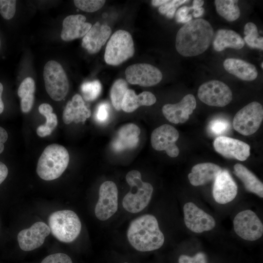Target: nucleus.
Wrapping results in <instances>:
<instances>
[{"label": "nucleus", "instance_id": "obj_4", "mask_svg": "<svg viewBox=\"0 0 263 263\" xmlns=\"http://www.w3.org/2000/svg\"><path fill=\"white\" fill-rule=\"evenodd\" d=\"M126 180L131 189L124 197L122 206L130 213L139 212L150 203L153 187L150 184L142 180L141 174L137 170L130 171L126 175Z\"/></svg>", "mask_w": 263, "mask_h": 263}, {"label": "nucleus", "instance_id": "obj_43", "mask_svg": "<svg viewBox=\"0 0 263 263\" xmlns=\"http://www.w3.org/2000/svg\"><path fill=\"white\" fill-rule=\"evenodd\" d=\"M255 33H258L256 25L251 22L247 23L244 27V34L245 36Z\"/></svg>", "mask_w": 263, "mask_h": 263}, {"label": "nucleus", "instance_id": "obj_22", "mask_svg": "<svg viewBox=\"0 0 263 263\" xmlns=\"http://www.w3.org/2000/svg\"><path fill=\"white\" fill-rule=\"evenodd\" d=\"M140 128L135 124H127L120 128L112 143V148L116 152L135 148L139 142Z\"/></svg>", "mask_w": 263, "mask_h": 263}, {"label": "nucleus", "instance_id": "obj_36", "mask_svg": "<svg viewBox=\"0 0 263 263\" xmlns=\"http://www.w3.org/2000/svg\"><path fill=\"white\" fill-rule=\"evenodd\" d=\"M230 127L229 122L225 119H213L209 124V130L215 135L222 134L227 131Z\"/></svg>", "mask_w": 263, "mask_h": 263}, {"label": "nucleus", "instance_id": "obj_19", "mask_svg": "<svg viewBox=\"0 0 263 263\" xmlns=\"http://www.w3.org/2000/svg\"><path fill=\"white\" fill-rule=\"evenodd\" d=\"M111 32L109 25L96 22L83 38L81 45L89 53H97L106 43Z\"/></svg>", "mask_w": 263, "mask_h": 263}, {"label": "nucleus", "instance_id": "obj_11", "mask_svg": "<svg viewBox=\"0 0 263 263\" xmlns=\"http://www.w3.org/2000/svg\"><path fill=\"white\" fill-rule=\"evenodd\" d=\"M118 209V189L113 181H107L100 186L99 197L94 213L100 221H106L112 217Z\"/></svg>", "mask_w": 263, "mask_h": 263}, {"label": "nucleus", "instance_id": "obj_24", "mask_svg": "<svg viewBox=\"0 0 263 263\" xmlns=\"http://www.w3.org/2000/svg\"><path fill=\"white\" fill-rule=\"evenodd\" d=\"M223 66L229 73L243 80H254L258 75L257 70L254 65L242 59L227 58L224 61Z\"/></svg>", "mask_w": 263, "mask_h": 263}, {"label": "nucleus", "instance_id": "obj_13", "mask_svg": "<svg viewBox=\"0 0 263 263\" xmlns=\"http://www.w3.org/2000/svg\"><path fill=\"white\" fill-rule=\"evenodd\" d=\"M179 137V132L174 127L169 124H164L152 132L151 145L154 150H165L169 156L176 157L179 153V148L175 144Z\"/></svg>", "mask_w": 263, "mask_h": 263}, {"label": "nucleus", "instance_id": "obj_23", "mask_svg": "<svg viewBox=\"0 0 263 263\" xmlns=\"http://www.w3.org/2000/svg\"><path fill=\"white\" fill-rule=\"evenodd\" d=\"M222 171L221 168L214 163H199L192 167L188 178L192 185L202 186L214 181Z\"/></svg>", "mask_w": 263, "mask_h": 263}, {"label": "nucleus", "instance_id": "obj_30", "mask_svg": "<svg viewBox=\"0 0 263 263\" xmlns=\"http://www.w3.org/2000/svg\"><path fill=\"white\" fill-rule=\"evenodd\" d=\"M128 83L125 80L120 78L113 83L110 91L112 104L117 111L121 110V104L128 90Z\"/></svg>", "mask_w": 263, "mask_h": 263}, {"label": "nucleus", "instance_id": "obj_2", "mask_svg": "<svg viewBox=\"0 0 263 263\" xmlns=\"http://www.w3.org/2000/svg\"><path fill=\"white\" fill-rule=\"evenodd\" d=\"M127 235L131 245L141 252L159 249L165 241L156 217L151 214L143 215L132 221Z\"/></svg>", "mask_w": 263, "mask_h": 263}, {"label": "nucleus", "instance_id": "obj_3", "mask_svg": "<svg viewBox=\"0 0 263 263\" xmlns=\"http://www.w3.org/2000/svg\"><path fill=\"white\" fill-rule=\"evenodd\" d=\"M69 162V154L64 147L51 144L46 147L38 159L37 174L44 180H55L64 172Z\"/></svg>", "mask_w": 263, "mask_h": 263}, {"label": "nucleus", "instance_id": "obj_21", "mask_svg": "<svg viewBox=\"0 0 263 263\" xmlns=\"http://www.w3.org/2000/svg\"><path fill=\"white\" fill-rule=\"evenodd\" d=\"M91 115V112L85 105L82 96L76 94L67 102L63 112L62 119L66 124L72 122L83 123Z\"/></svg>", "mask_w": 263, "mask_h": 263}, {"label": "nucleus", "instance_id": "obj_1", "mask_svg": "<svg viewBox=\"0 0 263 263\" xmlns=\"http://www.w3.org/2000/svg\"><path fill=\"white\" fill-rule=\"evenodd\" d=\"M214 35L211 24L203 19L185 23L178 31L175 47L184 56H193L204 53L209 47Z\"/></svg>", "mask_w": 263, "mask_h": 263}, {"label": "nucleus", "instance_id": "obj_25", "mask_svg": "<svg viewBox=\"0 0 263 263\" xmlns=\"http://www.w3.org/2000/svg\"><path fill=\"white\" fill-rule=\"evenodd\" d=\"M156 101L155 95L150 92L144 91L136 94L132 89H128L123 98L121 109L126 113H132L141 106H149Z\"/></svg>", "mask_w": 263, "mask_h": 263}, {"label": "nucleus", "instance_id": "obj_12", "mask_svg": "<svg viewBox=\"0 0 263 263\" xmlns=\"http://www.w3.org/2000/svg\"><path fill=\"white\" fill-rule=\"evenodd\" d=\"M127 81L133 85L150 87L162 80L161 72L154 66L147 63H137L128 66L125 70Z\"/></svg>", "mask_w": 263, "mask_h": 263}, {"label": "nucleus", "instance_id": "obj_49", "mask_svg": "<svg viewBox=\"0 0 263 263\" xmlns=\"http://www.w3.org/2000/svg\"><path fill=\"white\" fill-rule=\"evenodd\" d=\"M168 1V0H153L151 1V4L154 6H160Z\"/></svg>", "mask_w": 263, "mask_h": 263}, {"label": "nucleus", "instance_id": "obj_14", "mask_svg": "<svg viewBox=\"0 0 263 263\" xmlns=\"http://www.w3.org/2000/svg\"><path fill=\"white\" fill-rule=\"evenodd\" d=\"M184 221L191 231L199 233L212 229L215 226L214 219L192 202L187 203L183 207Z\"/></svg>", "mask_w": 263, "mask_h": 263}, {"label": "nucleus", "instance_id": "obj_32", "mask_svg": "<svg viewBox=\"0 0 263 263\" xmlns=\"http://www.w3.org/2000/svg\"><path fill=\"white\" fill-rule=\"evenodd\" d=\"M53 108L49 104L42 103L38 107L40 113L46 118V123L44 125L52 131L57 125V119L56 114L53 113Z\"/></svg>", "mask_w": 263, "mask_h": 263}, {"label": "nucleus", "instance_id": "obj_9", "mask_svg": "<svg viewBox=\"0 0 263 263\" xmlns=\"http://www.w3.org/2000/svg\"><path fill=\"white\" fill-rule=\"evenodd\" d=\"M197 94L201 101L211 106L225 107L232 99V93L229 87L217 80L202 84L198 89Z\"/></svg>", "mask_w": 263, "mask_h": 263}, {"label": "nucleus", "instance_id": "obj_18", "mask_svg": "<svg viewBox=\"0 0 263 263\" xmlns=\"http://www.w3.org/2000/svg\"><path fill=\"white\" fill-rule=\"evenodd\" d=\"M238 187L235 182L226 170H222L214 180L213 196L215 201L220 204L232 201L236 196Z\"/></svg>", "mask_w": 263, "mask_h": 263}, {"label": "nucleus", "instance_id": "obj_26", "mask_svg": "<svg viewBox=\"0 0 263 263\" xmlns=\"http://www.w3.org/2000/svg\"><path fill=\"white\" fill-rule=\"evenodd\" d=\"M244 45V41L241 36L232 30H218L213 41L214 49L221 52L226 48L241 49Z\"/></svg>", "mask_w": 263, "mask_h": 263}, {"label": "nucleus", "instance_id": "obj_51", "mask_svg": "<svg viewBox=\"0 0 263 263\" xmlns=\"http://www.w3.org/2000/svg\"></svg>", "mask_w": 263, "mask_h": 263}, {"label": "nucleus", "instance_id": "obj_39", "mask_svg": "<svg viewBox=\"0 0 263 263\" xmlns=\"http://www.w3.org/2000/svg\"><path fill=\"white\" fill-rule=\"evenodd\" d=\"M190 7L184 6L180 7L176 12L175 14V19L177 22L180 23H187L191 20L192 16L188 15L190 10Z\"/></svg>", "mask_w": 263, "mask_h": 263}, {"label": "nucleus", "instance_id": "obj_7", "mask_svg": "<svg viewBox=\"0 0 263 263\" xmlns=\"http://www.w3.org/2000/svg\"><path fill=\"white\" fill-rule=\"evenodd\" d=\"M43 79L46 92L54 100L59 101L67 95L69 81L63 67L55 60H50L44 66Z\"/></svg>", "mask_w": 263, "mask_h": 263}, {"label": "nucleus", "instance_id": "obj_27", "mask_svg": "<svg viewBox=\"0 0 263 263\" xmlns=\"http://www.w3.org/2000/svg\"><path fill=\"white\" fill-rule=\"evenodd\" d=\"M233 173L243 182L246 190L263 197V183L251 171L242 164L234 166Z\"/></svg>", "mask_w": 263, "mask_h": 263}, {"label": "nucleus", "instance_id": "obj_29", "mask_svg": "<svg viewBox=\"0 0 263 263\" xmlns=\"http://www.w3.org/2000/svg\"><path fill=\"white\" fill-rule=\"evenodd\" d=\"M238 2L235 0H215L214 3L219 15L228 21H233L240 16Z\"/></svg>", "mask_w": 263, "mask_h": 263}, {"label": "nucleus", "instance_id": "obj_6", "mask_svg": "<svg viewBox=\"0 0 263 263\" xmlns=\"http://www.w3.org/2000/svg\"><path fill=\"white\" fill-rule=\"evenodd\" d=\"M135 52L131 35L124 30L115 32L106 47L104 60L110 65L117 66L132 57Z\"/></svg>", "mask_w": 263, "mask_h": 263}, {"label": "nucleus", "instance_id": "obj_10", "mask_svg": "<svg viewBox=\"0 0 263 263\" xmlns=\"http://www.w3.org/2000/svg\"><path fill=\"white\" fill-rule=\"evenodd\" d=\"M236 233L242 239L250 241L257 240L263 234V225L256 214L251 210L238 213L233 220Z\"/></svg>", "mask_w": 263, "mask_h": 263}, {"label": "nucleus", "instance_id": "obj_40", "mask_svg": "<svg viewBox=\"0 0 263 263\" xmlns=\"http://www.w3.org/2000/svg\"><path fill=\"white\" fill-rule=\"evenodd\" d=\"M109 105L102 103L98 106L95 114L96 119L101 123L105 122L109 117Z\"/></svg>", "mask_w": 263, "mask_h": 263}, {"label": "nucleus", "instance_id": "obj_45", "mask_svg": "<svg viewBox=\"0 0 263 263\" xmlns=\"http://www.w3.org/2000/svg\"><path fill=\"white\" fill-rule=\"evenodd\" d=\"M8 174L7 166L0 161V185L5 180Z\"/></svg>", "mask_w": 263, "mask_h": 263}, {"label": "nucleus", "instance_id": "obj_42", "mask_svg": "<svg viewBox=\"0 0 263 263\" xmlns=\"http://www.w3.org/2000/svg\"><path fill=\"white\" fill-rule=\"evenodd\" d=\"M8 139V133L6 130L2 127H0V154H1L4 149V143Z\"/></svg>", "mask_w": 263, "mask_h": 263}, {"label": "nucleus", "instance_id": "obj_52", "mask_svg": "<svg viewBox=\"0 0 263 263\" xmlns=\"http://www.w3.org/2000/svg\"></svg>", "mask_w": 263, "mask_h": 263}, {"label": "nucleus", "instance_id": "obj_28", "mask_svg": "<svg viewBox=\"0 0 263 263\" xmlns=\"http://www.w3.org/2000/svg\"><path fill=\"white\" fill-rule=\"evenodd\" d=\"M35 89V81L31 77L25 78L19 87L18 94L20 98V109L24 113L29 112L32 108Z\"/></svg>", "mask_w": 263, "mask_h": 263}, {"label": "nucleus", "instance_id": "obj_38", "mask_svg": "<svg viewBox=\"0 0 263 263\" xmlns=\"http://www.w3.org/2000/svg\"><path fill=\"white\" fill-rule=\"evenodd\" d=\"M178 263H207V256L203 252H198L193 257H190L186 255H182L179 258Z\"/></svg>", "mask_w": 263, "mask_h": 263}, {"label": "nucleus", "instance_id": "obj_5", "mask_svg": "<svg viewBox=\"0 0 263 263\" xmlns=\"http://www.w3.org/2000/svg\"><path fill=\"white\" fill-rule=\"evenodd\" d=\"M49 227L52 235L58 241L69 243L80 234L81 224L77 214L72 210L55 211L49 216Z\"/></svg>", "mask_w": 263, "mask_h": 263}, {"label": "nucleus", "instance_id": "obj_35", "mask_svg": "<svg viewBox=\"0 0 263 263\" xmlns=\"http://www.w3.org/2000/svg\"><path fill=\"white\" fill-rule=\"evenodd\" d=\"M17 1L0 0V13L5 19H10L15 15Z\"/></svg>", "mask_w": 263, "mask_h": 263}, {"label": "nucleus", "instance_id": "obj_20", "mask_svg": "<svg viewBox=\"0 0 263 263\" xmlns=\"http://www.w3.org/2000/svg\"><path fill=\"white\" fill-rule=\"evenodd\" d=\"M86 20V17L80 14L66 17L62 23L60 35L62 39L68 41L84 37L92 26Z\"/></svg>", "mask_w": 263, "mask_h": 263}, {"label": "nucleus", "instance_id": "obj_16", "mask_svg": "<svg viewBox=\"0 0 263 263\" xmlns=\"http://www.w3.org/2000/svg\"><path fill=\"white\" fill-rule=\"evenodd\" d=\"M50 232L48 225L42 222H37L18 233L17 239L19 246L25 251L34 250L42 245Z\"/></svg>", "mask_w": 263, "mask_h": 263}, {"label": "nucleus", "instance_id": "obj_41", "mask_svg": "<svg viewBox=\"0 0 263 263\" xmlns=\"http://www.w3.org/2000/svg\"><path fill=\"white\" fill-rule=\"evenodd\" d=\"M244 41L250 47L263 50V38L261 37L249 38L244 37Z\"/></svg>", "mask_w": 263, "mask_h": 263}, {"label": "nucleus", "instance_id": "obj_8", "mask_svg": "<svg viewBox=\"0 0 263 263\" xmlns=\"http://www.w3.org/2000/svg\"><path fill=\"white\" fill-rule=\"evenodd\" d=\"M263 119V106L258 102H252L236 113L233 121V128L243 135H250L257 131Z\"/></svg>", "mask_w": 263, "mask_h": 263}, {"label": "nucleus", "instance_id": "obj_37", "mask_svg": "<svg viewBox=\"0 0 263 263\" xmlns=\"http://www.w3.org/2000/svg\"><path fill=\"white\" fill-rule=\"evenodd\" d=\"M41 263H73L70 257L67 255L57 253L51 254L45 258Z\"/></svg>", "mask_w": 263, "mask_h": 263}, {"label": "nucleus", "instance_id": "obj_34", "mask_svg": "<svg viewBox=\"0 0 263 263\" xmlns=\"http://www.w3.org/2000/svg\"><path fill=\"white\" fill-rule=\"evenodd\" d=\"M187 1H188V0H168V2L159 7V12L162 15H165L168 18L172 19L175 15L176 8Z\"/></svg>", "mask_w": 263, "mask_h": 263}, {"label": "nucleus", "instance_id": "obj_46", "mask_svg": "<svg viewBox=\"0 0 263 263\" xmlns=\"http://www.w3.org/2000/svg\"><path fill=\"white\" fill-rule=\"evenodd\" d=\"M204 11V8L202 7L194 9L193 15L195 18L200 17L203 15Z\"/></svg>", "mask_w": 263, "mask_h": 263}, {"label": "nucleus", "instance_id": "obj_44", "mask_svg": "<svg viewBox=\"0 0 263 263\" xmlns=\"http://www.w3.org/2000/svg\"><path fill=\"white\" fill-rule=\"evenodd\" d=\"M52 132V131L44 125L39 126L37 129L38 135L42 137L50 135Z\"/></svg>", "mask_w": 263, "mask_h": 263}, {"label": "nucleus", "instance_id": "obj_31", "mask_svg": "<svg viewBox=\"0 0 263 263\" xmlns=\"http://www.w3.org/2000/svg\"><path fill=\"white\" fill-rule=\"evenodd\" d=\"M81 90L85 100L88 101H93L99 95L101 91V85L98 80L86 82L82 84Z\"/></svg>", "mask_w": 263, "mask_h": 263}, {"label": "nucleus", "instance_id": "obj_15", "mask_svg": "<svg viewBox=\"0 0 263 263\" xmlns=\"http://www.w3.org/2000/svg\"><path fill=\"white\" fill-rule=\"evenodd\" d=\"M215 150L225 158L246 160L250 155V148L246 143L231 137L220 136L213 142Z\"/></svg>", "mask_w": 263, "mask_h": 263}, {"label": "nucleus", "instance_id": "obj_47", "mask_svg": "<svg viewBox=\"0 0 263 263\" xmlns=\"http://www.w3.org/2000/svg\"><path fill=\"white\" fill-rule=\"evenodd\" d=\"M204 1L201 0H194L193 1V4L191 7H190V9L194 10V9L201 7L204 4Z\"/></svg>", "mask_w": 263, "mask_h": 263}, {"label": "nucleus", "instance_id": "obj_33", "mask_svg": "<svg viewBox=\"0 0 263 263\" xmlns=\"http://www.w3.org/2000/svg\"><path fill=\"white\" fill-rule=\"evenodd\" d=\"M106 0H75V6L78 9L87 12H94L101 8Z\"/></svg>", "mask_w": 263, "mask_h": 263}, {"label": "nucleus", "instance_id": "obj_50", "mask_svg": "<svg viewBox=\"0 0 263 263\" xmlns=\"http://www.w3.org/2000/svg\"><path fill=\"white\" fill-rule=\"evenodd\" d=\"M261 66L262 68L263 69V62H262V63L261 64Z\"/></svg>", "mask_w": 263, "mask_h": 263}, {"label": "nucleus", "instance_id": "obj_48", "mask_svg": "<svg viewBox=\"0 0 263 263\" xmlns=\"http://www.w3.org/2000/svg\"><path fill=\"white\" fill-rule=\"evenodd\" d=\"M3 92V85L0 82V114H1L4 110V104L2 102L1 96Z\"/></svg>", "mask_w": 263, "mask_h": 263}, {"label": "nucleus", "instance_id": "obj_17", "mask_svg": "<svg viewBox=\"0 0 263 263\" xmlns=\"http://www.w3.org/2000/svg\"><path fill=\"white\" fill-rule=\"evenodd\" d=\"M196 106L193 95H185L181 101L176 104H167L162 108V113L166 118L174 124L183 123L189 118Z\"/></svg>", "mask_w": 263, "mask_h": 263}]
</instances>
